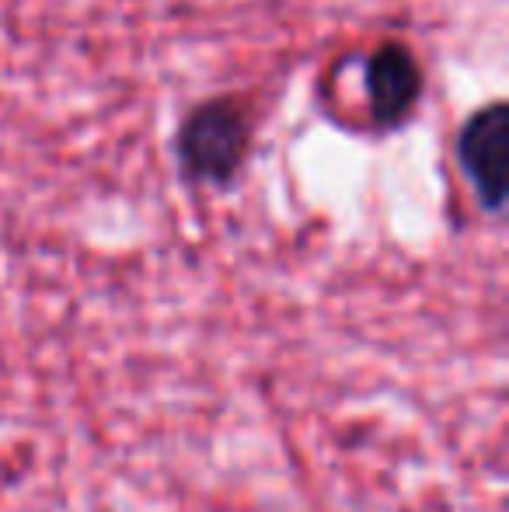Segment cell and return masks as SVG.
<instances>
[{
    "instance_id": "1",
    "label": "cell",
    "mask_w": 509,
    "mask_h": 512,
    "mask_svg": "<svg viewBox=\"0 0 509 512\" xmlns=\"http://www.w3.org/2000/svg\"><path fill=\"white\" fill-rule=\"evenodd\" d=\"M248 119L234 102L199 105L178 133V157L192 178L227 185L248 157Z\"/></svg>"
},
{
    "instance_id": "2",
    "label": "cell",
    "mask_w": 509,
    "mask_h": 512,
    "mask_svg": "<svg viewBox=\"0 0 509 512\" xmlns=\"http://www.w3.org/2000/svg\"><path fill=\"white\" fill-rule=\"evenodd\" d=\"M506 140H509V108L492 102L489 108L475 112L468 126L461 129V154L464 175L471 178L478 199L499 213L506 203Z\"/></svg>"
},
{
    "instance_id": "3",
    "label": "cell",
    "mask_w": 509,
    "mask_h": 512,
    "mask_svg": "<svg viewBox=\"0 0 509 512\" xmlns=\"http://www.w3.org/2000/svg\"><path fill=\"white\" fill-rule=\"evenodd\" d=\"M370 112L381 129L408 119L422 95V70L405 46H381L367 63Z\"/></svg>"
}]
</instances>
